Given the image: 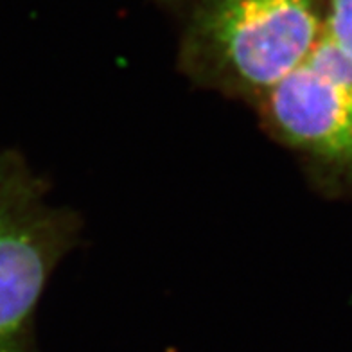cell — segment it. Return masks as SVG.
<instances>
[{
    "label": "cell",
    "mask_w": 352,
    "mask_h": 352,
    "mask_svg": "<svg viewBox=\"0 0 352 352\" xmlns=\"http://www.w3.org/2000/svg\"><path fill=\"white\" fill-rule=\"evenodd\" d=\"M322 25L315 0H204L186 65L212 87L263 98L306 63Z\"/></svg>",
    "instance_id": "1"
},
{
    "label": "cell",
    "mask_w": 352,
    "mask_h": 352,
    "mask_svg": "<svg viewBox=\"0 0 352 352\" xmlns=\"http://www.w3.org/2000/svg\"><path fill=\"white\" fill-rule=\"evenodd\" d=\"M72 219L45 204L43 189L13 151L0 155V352H23L28 325Z\"/></svg>",
    "instance_id": "2"
},
{
    "label": "cell",
    "mask_w": 352,
    "mask_h": 352,
    "mask_svg": "<svg viewBox=\"0 0 352 352\" xmlns=\"http://www.w3.org/2000/svg\"><path fill=\"white\" fill-rule=\"evenodd\" d=\"M270 130L325 162L352 164V87L309 63L259 98Z\"/></svg>",
    "instance_id": "3"
},
{
    "label": "cell",
    "mask_w": 352,
    "mask_h": 352,
    "mask_svg": "<svg viewBox=\"0 0 352 352\" xmlns=\"http://www.w3.org/2000/svg\"><path fill=\"white\" fill-rule=\"evenodd\" d=\"M322 31L352 58V0H331Z\"/></svg>",
    "instance_id": "4"
}]
</instances>
